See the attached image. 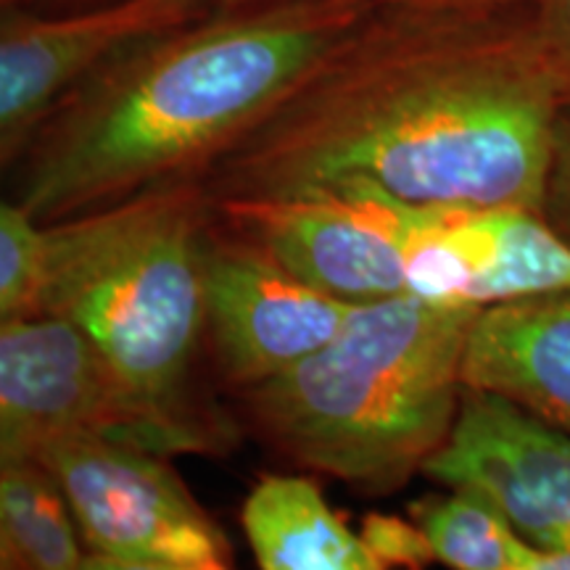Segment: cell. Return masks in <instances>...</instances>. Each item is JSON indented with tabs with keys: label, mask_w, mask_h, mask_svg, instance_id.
Segmentation results:
<instances>
[{
	"label": "cell",
	"mask_w": 570,
	"mask_h": 570,
	"mask_svg": "<svg viewBox=\"0 0 570 570\" xmlns=\"http://www.w3.org/2000/svg\"><path fill=\"white\" fill-rule=\"evenodd\" d=\"M204 0H104L59 13H0V177L92 69L148 35L204 17Z\"/></svg>",
	"instance_id": "30bf717a"
},
{
	"label": "cell",
	"mask_w": 570,
	"mask_h": 570,
	"mask_svg": "<svg viewBox=\"0 0 570 570\" xmlns=\"http://www.w3.org/2000/svg\"><path fill=\"white\" fill-rule=\"evenodd\" d=\"M562 104L531 13L375 3L202 180L212 202L356 180L417 206L539 212Z\"/></svg>",
	"instance_id": "6da1fadb"
},
{
	"label": "cell",
	"mask_w": 570,
	"mask_h": 570,
	"mask_svg": "<svg viewBox=\"0 0 570 570\" xmlns=\"http://www.w3.org/2000/svg\"><path fill=\"white\" fill-rule=\"evenodd\" d=\"M475 315L415 294L352 304L325 346L240 391L246 417L298 468L365 494L399 491L458 420Z\"/></svg>",
	"instance_id": "3957f363"
},
{
	"label": "cell",
	"mask_w": 570,
	"mask_h": 570,
	"mask_svg": "<svg viewBox=\"0 0 570 570\" xmlns=\"http://www.w3.org/2000/svg\"><path fill=\"white\" fill-rule=\"evenodd\" d=\"M240 525L262 570H381L360 531L306 475H267L248 491Z\"/></svg>",
	"instance_id": "7c38bea8"
},
{
	"label": "cell",
	"mask_w": 570,
	"mask_h": 570,
	"mask_svg": "<svg viewBox=\"0 0 570 570\" xmlns=\"http://www.w3.org/2000/svg\"><path fill=\"white\" fill-rule=\"evenodd\" d=\"M212 223L204 180L183 177L46 225L35 306L75 325L132 402L190 452L209 446L212 436L185 399L206 331Z\"/></svg>",
	"instance_id": "277c9868"
},
{
	"label": "cell",
	"mask_w": 570,
	"mask_h": 570,
	"mask_svg": "<svg viewBox=\"0 0 570 570\" xmlns=\"http://www.w3.org/2000/svg\"><path fill=\"white\" fill-rule=\"evenodd\" d=\"M375 3H420V6H502L510 0H375Z\"/></svg>",
	"instance_id": "ffe728a7"
},
{
	"label": "cell",
	"mask_w": 570,
	"mask_h": 570,
	"mask_svg": "<svg viewBox=\"0 0 570 570\" xmlns=\"http://www.w3.org/2000/svg\"><path fill=\"white\" fill-rule=\"evenodd\" d=\"M375 0H254L130 42L90 71L19 161L17 202L53 225L202 177L327 59Z\"/></svg>",
	"instance_id": "7a4b0ae2"
},
{
	"label": "cell",
	"mask_w": 570,
	"mask_h": 570,
	"mask_svg": "<svg viewBox=\"0 0 570 570\" xmlns=\"http://www.w3.org/2000/svg\"><path fill=\"white\" fill-rule=\"evenodd\" d=\"M462 381L570 433V288L481 306Z\"/></svg>",
	"instance_id": "8fae6325"
},
{
	"label": "cell",
	"mask_w": 570,
	"mask_h": 570,
	"mask_svg": "<svg viewBox=\"0 0 570 570\" xmlns=\"http://www.w3.org/2000/svg\"><path fill=\"white\" fill-rule=\"evenodd\" d=\"M570 288V240L525 206H491V259L475 285L473 304Z\"/></svg>",
	"instance_id": "9a60e30c"
},
{
	"label": "cell",
	"mask_w": 570,
	"mask_h": 570,
	"mask_svg": "<svg viewBox=\"0 0 570 570\" xmlns=\"http://www.w3.org/2000/svg\"><path fill=\"white\" fill-rule=\"evenodd\" d=\"M531 35L562 98L570 101V0H539L531 13Z\"/></svg>",
	"instance_id": "d6986e66"
},
{
	"label": "cell",
	"mask_w": 570,
	"mask_h": 570,
	"mask_svg": "<svg viewBox=\"0 0 570 570\" xmlns=\"http://www.w3.org/2000/svg\"><path fill=\"white\" fill-rule=\"evenodd\" d=\"M360 537L367 552L383 568H425L436 562L431 541L420 529L417 520L386 515V512H370L362 520Z\"/></svg>",
	"instance_id": "e0dca14e"
},
{
	"label": "cell",
	"mask_w": 570,
	"mask_h": 570,
	"mask_svg": "<svg viewBox=\"0 0 570 570\" xmlns=\"http://www.w3.org/2000/svg\"><path fill=\"white\" fill-rule=\"evenodd\" d=\"M423 475L491 499L539 550L537 570H570V433L465 386L458 420Z\"/></svg>",
	"instance_id": "ba28073f"
},
{
	"label": "cell",
	"mask_w": 570,
	"mask_h": 570,
	"mask_svg": "<svg viewBox=\"0 0 570 570\" xmlns=\"http://www.w3.org/2000/svg\"><path fill=\"white\" fill-rule=\"evenodd\" d=\"M13 3H17V0H0V13H6V11H9Z\"/></svg>",
	"instance_id": "7402d4cb"
},
{
	"label": "cell",
	"mask_w": 570,
	"mask_h": 570,
	"mask_svg": "<svg viewBox=\"0 0 570 570\" xmlns=\"http://www.w3.org/2000/svg\"><path fill=\"white\" fill-rule=\"evenodd\" d=\"M539 214L570 240V101L560 106L554 119Z\"/></svg>",
	"instance_id": "ac0fdd59"
},
{
	"label": "cell",
	"mask_w": 570,
	"mask_h": 570,
	"mask_svg": "<svg viewBox=\"0 0 570 570\" xmlns=\"http://www.w3.org/2000/svg\"><path fill=\"white\" fill-rule=\"evenodd\" d=\"M67 497L90 568L225 570L233 547L154 449L77 433L38 458Z\"/></svg>",
	"instance_id": "5b68a950"
},
{
	"label": "cell",
	"mask_w": 570,
	"mask_h": 570,
	"mask_svg": "<svg viewBox=\"0 0 570 570\" xmlns=\"http://www.w3.org/2000/svg\"><path fill=\"white\" fill-rule=\"evenodd\" d=\"M206 3V0H204ZM214 3H219L223 9H227V6H244V3H254V0H214Z\"/></svg>",
	"instance_id": "44dd1931"
},
{
	"label": "cell",
	"mask_w": 570,
	"mask_h": 570,
	"mask_svg": "<svg viewBox=\"0 0 570 570\" xmlns=\"http://www.w3.org/2000/svg\"><path fill=\"white\" fill-rule=\"evenodd\" d=\"M88 550L67 497L38 460L0 470V570H82Z\"/></svg>",
	"instance_id": "4fadbf2b"
},
{
	"label": "cell",
	"mask_w": 570,
	"mask_h": 570,
	"mask_svg": "<svg viewBox=\"0 0 570 570\" xmlns=\"http://www.w3.org/2000/svg\"><path fill=\"white\" fill-rule=\"evenodd\" d=\"M204 306L223 375L244 391L325 346L344 325L352 302L302 281L259 240L225 225L214 212Z\"/></svg>",
	"instance_id": "9c48e42d"
},
{
	"label": "cell",
	"mask_w": 570,
	"mask_h": 570,
	"mask_svg": "<svg viewBox=\"0 0 570 570\" xmlns=\"http://www.w3.org/2000/svg\"><path fill=\"white\" fill-rule=\"evenodd\" d=\"M46 225L17 202H0V320L30 315L38 306Z\"/></svg>",
	"instance_id": "2e32d148"
},
{
	"label": "cell",
	"mask_w": 570,
	"mask_h": 570,
	"mask_svg": "<svg viewBox=\"0 0 570 570\" xmlns=\"http://www.w3.org/2000/svg\"><path fill=\"white\" fill-rule=\"evenodd\" d=\"M212 204L225 225L325 294L352 304L407 294L404 254L417 204L356 180Z\"/></svg>",
	"instance_id": "52a82bcc"
},
{
	"label": "cell",
	"mask_w": 570,
	"mask_h": 570,
	"mask_svg": "<svg viewBox=\"0 0 570 570\" xmlns=\"http://www.w3.org/2000/svg\"><path fill=\"white\" fill-rule=\"evenodd\" d=\"M436 562L454 570H537L539 550L473 489H446L410 508Z\"/></svg>",
	"instance_id": "5bb4252c"
},
{
	"label": "cell",
	"mask_w": 570,
	"mask_h": 570,
	"mask_svg": "<svg viewBox=\"0 0 570 570\" xmlns=\"http://www.w3.org/2000/svg\"><path fill=\"white\" fill-rule=\"evenodd\" d=\"M104 433L159 454L190 452L119 386L90 341L56 315L0 320V470L56 441Z\"/></svg>",
	"instance_id": "8992f818"
}]
</instances>
